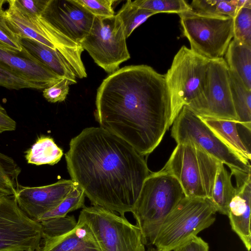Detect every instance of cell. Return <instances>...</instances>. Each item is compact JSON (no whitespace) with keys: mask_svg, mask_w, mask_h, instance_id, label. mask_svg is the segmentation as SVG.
Masks as SVG:
<instances>
[{"mask_svg":"<svg viewBox=\"0 0 251 251\" xmlns=\"http://www.w3.org/2000/svg\"><path fill=\"white\" fill-rule=\"evenodd\" d=\"M237 2V0H194L190 5L197 13L234 18L239 10Z\"/></svg>","mask_w":251,"mask_h":251,"instance_id":"484cf974","label":"cell"},{"mask_svg":"<svg viewBox=\"0 0 251 251\" xmlns=\"http://www.w3.org/2000/svg\"><path fill=\"white\" fill-rule=\"evenodd\" d=\"M0 44L15 52H20L23 50L20 37L9 27L4 14L0 15Z\"/></svg>","mask_w":251,"mask_h":251,"instance_id":"d6a6232c","label":"cell"},{"mask_svg":"<svg viewBox=\"0 0 251 251\" xmlns=\"http://www.w3.org/2000/svg\"><path fill=\"white\" fill-rule=\"evenodd\" d=\"M132 2L138 7L156 13L164 12L179 14L193 10L190 4L184 0H135Z\"/></svg>","mask_w":251,"mask_h":251,"instance_id":"83f0119b","label":"cell"},{"mask_svg":"<svg viewBox=\"0 0 251 251\" xmlns=\"http://www.w3.org/2000/svg\"><path fill=\"white\" fill-rule=\"evenodd\" d=\"M224 59L230 73L247 89L251 90V47L233 38Z\"/></svg>","mask_w":251,"mask_h":251,"instance_id":"ffe728a7","label":"cell"},{"mask_svg":"<svg viewBox=\"0 0 251 251\" xmlns=\"http://www.w3.org/2000/svg\"><path fill=\"white\" fill-rule=\"evenodd\" d=\"M224 165L221 162L218 167L210 200L217 212L227 215L228 205L235 194L236 188L231 182L232 175Z\"/></svg>","mask_w":251,"mask_h":251,"instance_id":"603a6c76","label":"cell"},{"mask_svg":"<svg viewBox=\"0 0 251 251\" xmlns=\"http://www.w3.org/2000/svg\"><path fill=\"white\" fill-rule=\"evenodd\" d=\"M37 251H100L88 226L78 219L76 226L62 235L43 238Z\"/></svg>","mask_w":251,"mask_h":251,"instance_id":"e0dca14e","label":"cell"},{"mask_svg":"<svg viewBox=\"0 0 251 251\" xmlns=\"http://www.w3.org/2000/svg\"><path fill=\"white\" fill-rule=\"evenodd\" d=\"M126 39L117 14L109 17L95 16L91 29L80 45L99 66L111 74L130 58Z\"/></svg>","mask_w":251,"mask_h":251,"instance_id":"9c48e42d","label":"cell"},{"mask_svg":"<svg viewBox=\"0 0 251 251\" xmlns=\"http://www.w3.org/2000/svg\"><path fill=\"white\" fill-rule=\"evenodd\" d=\"M155 12L141 8L134 5L130 0H126L116 14L123 25L127 38L135 29L144 23Z\"/></svg>","mask_w":251,"mask_h":251,"instance_id":"4316f807","label":"cell"},{"mask_svg":"<svg viewBox=\"0 0 251 251\" xmlns=\"http://www.w3.org/2000/svg\"><path fill=\"white\" fill-rule=\"evenodd\" d=\"M39 16L60 33L80 44L89 32L95 17L75 0H49Z\"/></svg>","mask_w":251,"mask_h":251,"instance_id":"4fadbf2b","label":"cell"},{"mask_svg":"<svg viewBox=\"0 0 251 251\" xmlns=\"http://www.w3.org/2000/svg\"><path fill=\"white\" fill-rule=\"evenodd\" d=\"M172 115L165 75L148 65L119 69L97 89L94 116L100 127L144 156L160 144L172 125Z\"/></svg>","mask_w":251,"mask_h":251,"instance_id":"6da1fadb","label":"cell"},{"mask_svg":"<svg viewBox=\"0 0 251 251\" xmlns=\"http://www.w3.org/2000/svg\"><path fill=\"white\" fill-rule=\"evenodd\" d=\"M42 226V238L57 237L72 230L76 225L74 216L52 218L39 222Z\"/></svg>","mask_w":251,"mask_h":251,"instance_id":"f546056e","label":"cell"},{"mask_svg":"<svg viewBox=\"0 0 251 251\" xmlns=\"http://www.w3.org/2000/svg\"><path fill=\"white\" fill-rule=\"evenodd\" d=\"M190 49L209 60L223 57L233 38V18L197 13L178 14Z\"/></svg>","mask_w":251,"mask_h":251,"instance_id":"52a82bcc","label":"cell"},{"mask_svg":"<svg viewBox=\"0 0 251 251\" xmlns=\"http://www.w3.org/2000/svg\"><path fill=\"white\" fill-rule=\"evenodd\" d=\"M6 0H0V15H3L4 13V10L3 8L4 3L6 2Z\"/></svg>","mask_w":251,"mask_h":251,"instance_id":"f35d334b","label":"cell"},{"mask_svg":"<svg viewBox=\"0 0 251 251\" xmlns=\"http://www.w3.org/2000/svg\"><path fill=\"white\" fill-rule=\"evenodd\" d=\"M172 125L171 136L177 144L186 141L194 142L227 165L231 173L239 171L251 173L250 161L238 155L222 142L187 105L182 107Z\"/></svg>","mask_w":251,"mask_h":251,"instance_id":"30bf717a","label":"cell"},{"mask_svg":"<svg viewBox=\"0 0 251 251\" xmlns=\"http://www.w3.org/2000/svg\"><path fill=\"white\" fill-rule=\"evenodd\" d=\"M85 197L83 191L77 185L56 207L43 215L38 222L50 218L65 217L69 212L83 208L85 206Z\"/></svg>","mask_w":251,"mask_h":251,"instance_id":"f1b7e54d","label":"cell"},{"mask_svg":"<svg viewBox=\"0 0 251 251\" xmlns=\"http://www.w3.org/2000/svg\"><path fill=\"white\" fill-rule=\"evenodd\" d=\"M147 251H159L156 248H151V249H148Z\"/></svg>","mask_w":251,"mask_h":251,"instance_id":"ab89813d","label":"cell"},{"mask_svg":"<svg viewBox=\"0 0 251 251\" xmlns=\"http://www.w3.org/2000/svg\"><path fill=\"white\" fill-rule=\"evenodd\" d=\"M37 251L35 250L32 249H29L23 250V251Z\"/></svg>","mask_w":251,"mask_h":251,"instance_id":"60d3db41","label":"cell"},{"mask_svg":"<svg viewBox=\"0 0 251 251\" xmlns=\"http://www.w3.org/2000/svg\"><path fill=\"white\" fill-rule=\"evenodd\" d=\"M221 162L197 143L186 141L177 144L161 170L177 179L185 197L210 199Z\"/></svg>","mask_w":251,"mask_h":251,"instance_id":"277c9868","label":"cell"},{"mask_svg":"<svg viewBox=\"0 0 251 251\" xmlns=\"http://www.w3.org/2000/svg\"><path fill=\"white\" fill-rule=\"evenodd\" d=\"M17 124L0 104V133L12 131L16 129Z\"/></svg>","mask_w":251,"mask_h":251,"instance_id":"74e56055","label":"cell"},{"mask_svg":"<svg viewBox=\"0 0 251 251\" xmlns=\"http://www.w3.org/2000/svg\"><path fill=\"white\" fill-rule=\"evenodd\" d=\"M209 60L182 46L165 75L170 92L173 123L184 105L189 106L201 93Z\"/></svg>","mask_w":251,"mask_h":251,"instance_id":"ba28073f","label":"cell"},{"mask_svg":"<svg viewBox=\"0 0 251 251\" xmlns=\"http://www.w3.org/2000/svg\"><path fill=\"white\" fill-rule=\"evenodd\" d=\"M23 8L29 14L40 15L45 10L49 0H18Z\"/></svg>","mask_w":251,"mask_h":251,"instance_id":"8d00e7d4","label":"cell"},{"mask_svg":"<svg viewBox=\"0 0 251 251\" xmlns=\"http://www.w3.org/2000/svg\"><path fill=\"white\" fill-rule=\"evenodd\" d=\"M23 49L58 75L67 79L70 85L77 83L74 72L61 54L57 51L30 38L19 37Z\"/></svg>","mask_w":251,"mask_h":251,"instance_id":"d6986e66","label":"cell"},{"mask_svg":"<svg viewBox=\"0 0 251 251\" xmlns=\"http://www.w3.org/2000/svg\"><path fill=\"white\" fill-rule=\"evenodd\" d=\"M21 168L11 156L0 151V193L16 196Z\"/></svg>","mask_w":251,"mask_h":251,"instance_id":"d4e9b609","label":"cell"},{"mask_svg":"<svg viewBox=\"0 0 251 251\" xmlns=\"http://www.w3.org/2000/svg\"><path fill=\"white\" fill-rule=\"evenodd\" d=\"M78 219L91 229L100 251H145L140 228L125 217L92 205L85 206Z\"/></svg>","mask_w":251,"mask_h":251,"instance_id":"8992f818","label":"cell"},{"mask_svg":"<svg viewBox=\"0 0 251 251\" xmlns=\"http://www.w3.org/2000/svg\"><path fill=\"white\" fill-rule=\"evenodd\" d=\"M0 66L35 85L39 90H44L64 78L33 59L24 50L17 52L1 44Z\"/></svg>","mask_w":251,"mask_h":251,"instance_id":"9a60e30c","label":"cell"},{"mask_svg":"<svg viewBox=\"0 0 251 251\" xmlns=\"http://www.w3.org/2000/svg\"><path fill=\"white\" fill-rule=\"evenodd\" d=\"M42 240L40 223L21 209L15 196L0 193V251L38 250Z\"/></svg>","mask_w":251,"mask_h":251,"instance_id":"7c38bea8","label":"cell"},{"mask_svg":"<svg viewBox=\"0 0 251 251\" xmlns=\"http://www.w3.org/2000/svg\"><path fill=\"white\" fill-rule=\"evenodd\" d=\"M208 244L197 236H194L173 251H208Z\"/></svg>","mask_w":251,"mask_h":251,"instance_id":"d590c367","label":"cell"},{"mask_svg":"<svg viewBox=\"0 0 251 251\" xmlns=\"http://www.w3.org/2000/svg\"><path fill=\"white\" fill-rule=\"evenodd\" d=\"M63 155V150L49 136L38 137L31 147L25 151V158L28 164L35 165L57 163Z\"/></svg>","mask_w":251,"mask_h":251,"instance_id":"7402d4cb","label":"cell"},{"mask_svg":"<svg viewBox=\"0 0 251 251\" xmlns=\"http://www.w3.org/2000/svg\"><path fill=\"white\" fill-rule=\"evenodd\" d=\"M7 2L8 7L4 10V18L9 27L19 37L34 40L57 51L48 36L18 0H8Z\"/></svg>","mask_w":251,"mask_h":251,"instance_id":"ac0fdd59","label":"cell"},{"mask_svg":"<svg viewBox=\"0 0 251 251\" xmlns=\"http://www.w3.org/2000/svg\"><path fill=\"white\" fill-rule=\"evenodd\" d=\"M65 156L71 179L91 204L122 217L132 212L151 173L144 156L100 126L85 128L73 138Z\"/></svg>","mask_w":251,"mask_h":251,"instance_id":"7a4b0ae2","label":"cell"},{"mask_svg":"<svg viewBox=\"0 0 251 251\" xmlns=\"http://www.w3.org/2000/svg\"><path fill=\"white\" fill-rule=\"evenodd\" d=\"M184 196L173 176L162 170L150 173L131 212L145 245H152L162 222Z\"/></svg>","mask_w":251,"mask_h":251,"instance_id":"3957f363","label":"cell"},{"mask_svg":"<svg viewBox=\"0 0 251 251\" xmlns=\"http://www.w3.org/2000/svg\"><path fill=\"white\" fill-rule=\"evenodd\" d=\"M231 174L235 177L236 187L235 194L228 205L227 216L232 229L250 251L251 248V173L237 171Z\"/></svg>","mask_w":251,"mask_h":251,"instance_id":"2e32d148","label":"cell"},{"mask_svg":"<svg viewBox=\"0 0 251 251\" xmlns=\"http://www.w3.org/2000/svg\"><path fill=\"white\" fill-rule=\"evenodd\" d=\"M0 85L11 90H20L23 88L39 90L35 85L20 77L1 66H0Z\"/></svg>","mask_w":251,"mask_h":251,"instance_id":"836d02e7","label":"cell"},{"mask_svg":"<svg viewBox=\"0 0 251 251\" xmlns=\"http://www.w3.org/2000/svg\"><path fill=\"white\" fill-rule=\"evenodd\" d=\"M217 209L208 198L184 196L165 218L152 245L172 251L213 224Z\"/></svg>","mask_w":251,"mask_h":251,"instance_id":"5b68a950","label":"cell"},{"mask_svg":"<svg viewBox=\"0 0 251 251\" xmlns=\"http://www.w3.org/2000/svg\"><path fill=\"white\" fill-rule=\"evenodd\" d=\"M187 106L201 117L231 120L238 123L229 70L223 57L209 60L202 91Z\"/></svg>","mask_w":251,"mask_h":251,"instance_id":"8fae6325","label":"cell"},{"mask_svg":"<svg viewBox=\"0 0 251 251\" xmlns=\"http://www.w3.org/2000/svg\"><path fill=\"white\" fill-rule=\"evenodd\" d=\"M94 16L109 17L115 15L113 5L114 0H75Z\"/></svg>","mask_w":251,"mask_h":251,"instance_id":"1f68e13d","label":"cell"},{"mask_svg":"<svg viewBox=\"0 0 251 251\" xmlns=\"http://www.w3.org/2000/svg\"><path fill=\"white\" fill-rule=\"evenodd\" d=\"M230 86L238 124L251 132V90L247 89L229 71Z\"/></svg>","mask_w":251,"mask_h":251,"instance_id":"cb8c5ba5","label":"cell"},{"mask_svg":"<svg viewBox=\"0 0 251 251\" xmlns=\"http://www.w3.org/2000/svg\"><path fill=\"white\" fill-rule=\"evenodd\" d=\"M233 19V38L251 47V8L242 7Z\"/></svg>","mask_w":251,"mask_h":251,"instance_id":"4dcf8cb0","label":"cell"},{"mask_svg":"<svg viewBox=\"0 0 251 251\" xmlns=\"http://www.w3.org/2000/svg\"><path fill=\"white\" fill-rule=\"evenodd\" d=\"M77 186L72 179H60L51 184L37 187L20 185L15 196L21 209L38 222L45 214L56 207Z\"/></svg>","mask_w":251,"mask_h":251,"instance_id":"5bb4252c","label":"cell"},{"mask_svg":"<svg viewBox=\"0 0 251 251\" xmlns=\"http://www.w3.org/2000/svg\"><path fill=\"white\" fill-rule=\"evenodd\" d=\"M69 80L64 78L51 86L43 90V95L49 102L55 103L65 100L69 93Z\"/></svg>","mask_w":251,"mask_h":251,"instance_id":"e575fe53","label":"cell"},{"mask_svg":"<svg viewBox=\"0 0 251 251\" xmlns=\"http://www.w3.org/2000/svg\"><path fill=\"white\" fill-rule=\"evenodd\" d=\"M216 136L238 155L250 161V150L245 145L238 132V123L233 121L200 116Z\"/></svg>","mask_w":251,"mask_h":251,"instance_id":"44dd1931","label":"cell"}]
</instances>
